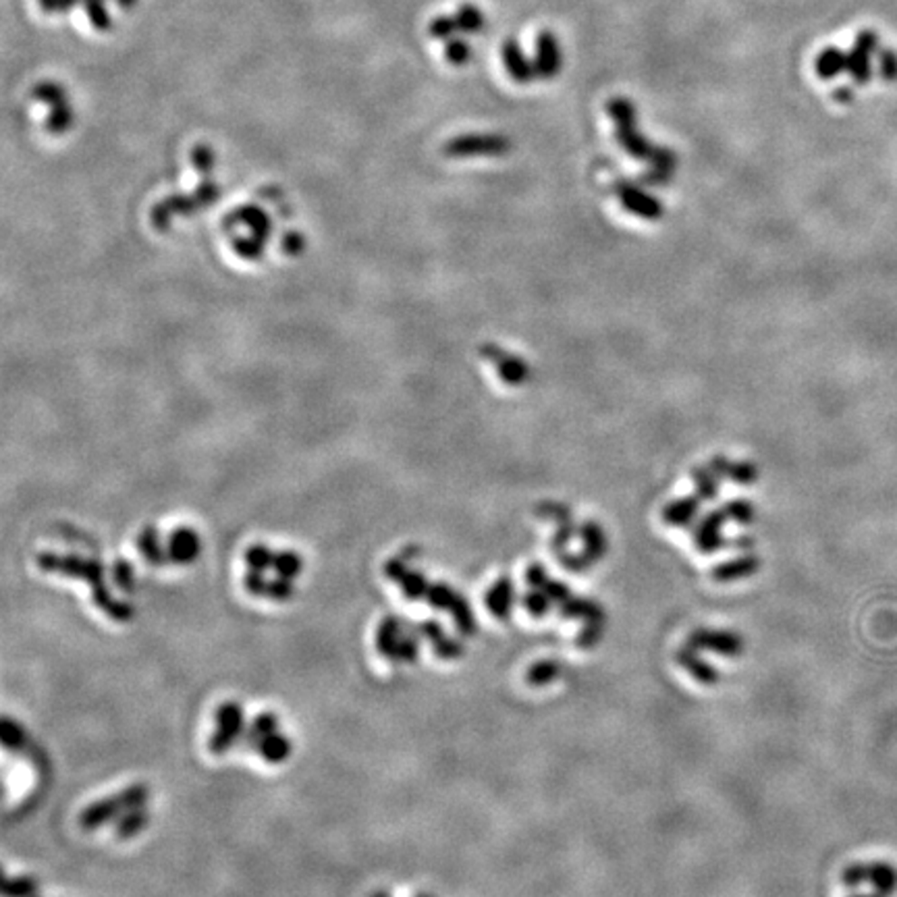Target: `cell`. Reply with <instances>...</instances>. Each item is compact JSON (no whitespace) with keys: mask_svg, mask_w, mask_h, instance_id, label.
I'll use <instances>...</instances> for the list:
<instances>
[{"mask_svg":"<svg viewBox=\"0 0 897 897\" xmlns=\"http://www.w3.org/2000/svg\"><path fill=\"white\" fill-rule=\"evenodd\" d=\"M35 897H38V895H35Z\"/></svg>","mask_w":897,"mask_h":897,"instance_id":"cell-49","label":"cell"},{"mask_svg":"<svg viewBox=\"0 0 897 897\" xmlns=\"http://www.w3.org/2000/svg\"><path fill=\"white\" fill-rule=\"evenodd\" d=\"M243 731H245V727H218V730L212 733V738L208 741L210 752L216 754V757H223V754H227L231 748L235 746L239 740H242Z\"/></svg>","mask_w":897,"mask_h":897,"instance_id":"cell-15","label":"cell"},{"mask_svg":"<svg viewBox=\"0 0 897 897\" xmlns=\"http://www.w3.org/2000/svg\"><path fill=\"white\" fill-rule=\"evenodd\" d=\"M486 606L492 613L494 619L507 621L511 615V606H513V586L510 582V577H501L497 584L492 586L486 595Z\"/></svg>","mask_w":897,"mask_h":897,"instance_id":"cell-7","label":"cell"},{"mask_svg":"<svg viewBox=\"0 0 897 897\" xmlns=\"http://www.w3.org/2000/svg\"><path fill=\"white\" fill-rule=\"evenodd\" d=\"M42 569H51V571H61V574L83 577L91 584V598L94 603L106 611V615L115 621H129L133 617V609L127 603H119L110 596L109 588L104 586L102 580V565H98L94 561H81L77 557H56V555H42L40 557Z\"/></svg>","mask_w":897,"mask_h":897,"instance_id":"cell-1","label":"cell"},{"mask_svg":"<svg viewBox=\"0 0 897 897\" xmlns=\"http://www.w3.org/2000/svg\"><path fill=\"white\" fill-rule=\"evenodd\" d=\"M561 613H563V617L582 619V621H586V624H590V621H603V617H605L600 605L592 603V600H586V598H569L568 603L561 605Z\"/></svg>","mask_w":897,"mask_h":897,"instance_id":"cell-13","label":"cell"},{"mask_svg":"<svg viewBox=\"0 0 897 897\" xmlns=\"http://www.w3.org/2000/svg\"><path fill=\"white\" fill-rule=\"evenodd\" d=\"M0 736H3V746L6 750H21L25 746L27 736L24 725L13 721L11 717L3 719V727H0Z\"/></svg>","mask_w":897,"mask_h":897,"instance_id":"cell-18","label":"cell"},{"mask_svg":"<svg viewBox=\"0 0 897 897\" xmlns=\"http://www.w3.org/2000/svg\"><path fill=\"white\" fill-rule=\"evenodd\" d=\"M559 675H561L559 661H553V659L549 661L547 659V661L534 663V665L528 669L526 682L530 683V686H547V683L555 682Z\"/></svg>","mask_w":897,"mask_h":897,"instance_id":"cell-17","label":"cell"},{"mask_svg":"<svg viewBox=\"0 0 897 897\" xmlns=\"http://www.w3.org/2000/svg\"><path fill=\"white\" fill-rule=\"evenodd\" d=\"M372 897H391V895H388V893H385V892H378V893H374Z\"/></svg>","mask_w":897,"mask_h":897,"instance_id":"cell-47","label":"cell"},{"mask_svg":"<svg viewBox=\"0 0 897 897\" xmlns=\"http://www.w3.org/2000/svg\"><path fill=\"white\" fill-rule=\"evenodd\" d=\"M148 821H150V816H148L146 806L127 810V812H123L121 816L117 818L115 835L119 839H133L136 835H139L141 831H144Z\"/></svg>","mask_w":897,"mask_h":897,"instance_id":"cell-11","label":"cell"},{"mask_svg":"<svg viewBox=\"0 0 897 897\" xmlns=\"http://www.w3.org/2000/svg\"><path fill=\"white\" fill-rule=\"evenodd\" d=\"M148 797H150V789H148L144 783H133V786L125 787L123 792L117 794V800L121 802V806L125 812L146 806Z\"/></svg>","mask_w":897,"mask_h":897,"instance_id":"cell-20","label":"cell"},{"mask_svg":"<svg viewBox=\"0 0 897 897\" xmlns=\"http://www.w3.org/2000/svg\"><path fill=\"white\" fill-rule=\"evenodd\" d=\"M418 656H420V635H418V632L415 630L406 632L404 635H401L393 661L412 663V661L418 659Z\"/></svg>","mask_w":897,"mask_h":897,"instance_id":"cell-21","label":"cell"},{"mask_svg":"<svg viewBox=\"0 0 897 897\" xmlns=\"http://www.w3.org/2000/svg\"><path fill=\"white\" fill-rule=\"evenodd\" d=\"M856 897H887V895H883V893H877V892H874V893H871V895H856Z\"/></svg>","mask_w":897,"mask_h":897,"instance_id":"cell-46","label":"cell"},{"mask_svg":"<svg viewBox=\"0 0 897 897\" xmlns=\"http://www.w3.org/2000/svg\"><path fill=\"white\" fill-rule=\"evenodd\" d=\"M200 542L192 530H179L171 539V557L177 563H189L196 559Z\"/></svg>","mask_w":897,"mask_h":897,"instance_id":"cell-12","label":"cell"},{"mask_svg":"<svg viewBox=\"0 0 897 897\" xmlns=\"http://www.w3.org/2000/svg\"><path fill=\"white\" fill-rule=\"evenodd\" d=\"M542 590L547 592V596H549L550 600H553V603H559V605H563V603H568V600H569V590H568V586H563V584H559V582H550V580H549V582L545 584V588H542Z\"/></svg>","mask_w":897,"mask_h":897,"instance_id":"cell-40","label":"cell"},{"mask_svg":"<svg viewBox=\"0 0 897 897\" xmlns=\"http://www.w3.org/2000/svg\"><path fill=\"white\" fill-rule=\"evenodd\" d=\"M407 632V624L401 621L399 617L388 615L378 624L377 630V651L385 659H395V651H397V644L401 640V635Z\"/></svg>","mask_w":897,"mask_h":897,"instance_id":"cell-5","label":"cell"},{"mask_svg":"<svg viewBox=\"0 0 897 897\" xmlns=\"http://www.w3.org/2000/svg\"><path fill=\"white\" fill-rule=\"evenodd\" d=\"M139 547H141V553L146 555V559H150L152 563H162L165 561V555H162V550L158 549V540H157V534H154V530H148V534H144V539L139 540Z\"/></svg>","mask_w":897,"mask_h":897,"instance_id":"cell-33","label":"cell"},{"mask_svg":"<svg viewBox=\"0 0 897 897\" xmlns=\"http://www.w3.org/2000/svg\"><path fill=\"white\" fill-rule=\"evenodd\" d=\"M77 0H61V11H71Z\"/></svg>","mask_w":897,"mask_h":897,"instance_id":"cell-44","label":"cell"},{"mask_svg":"<svg viewBox=\"0 0 897 897\" xmlns=\"http://www.w3.org/2000/svg\"><path fill=\"white\" fill-rule=\"evenodd\" d=\"M433 651H434L436 656H441V659H447V661L449 659H459V656L463 654V644L459 640H455V638H447V635H444L443 640L434 642Z\"/></svg>","mask_w":897,"mask_h":897,"instance_id":"cell-30","label":"cell"},{"mask_svg":"<svg viewBox=\"0 0 897 897\" xmlns=\"http://www.w3.org/2000/svg\"><path fill=\"white\" fill-rule=\"evenodd\" d=\"M536 69L542 77H553L561 69V52L557 40L545 32L539 40V56H536Z\"/></svg>","mask_w":897,"mask_h":897,"instance_id":"cell-8","label":"cell"},{"mask_svg":"<svg viewBox=\"0 0 897 897\" xmlns=\"http://www.w3.org/2000/svg\"><path fill=\"white\" fill-rule=\"evenodd\" d=\"M245 561L250 563V568L252 569H256V571H262L266 568H272V563H274V557L271 555V550H268L266 547H252L250 550H247V555H245Z\"/></svg>","mask_w":897,"mask_h":897,"instance_id":"cell-29","label":"cell"},{"mask_svg":"<svg viewBox=\"0 0 897 897\" xmlns=\"http://www.w3.org/2000/svg\"><path fill=\"white\" fill-rule=\"evenodd\" d=\"M399 584H401V588H404V595L409 600L426 598V592L430 588L426 577H424L422 574H415V571H407V574L399 580Z\"/></svg>","mask_w":897,"mask_h":897,"instance_id":"cell-23","label":"cell"},{"mask_svg":"<svg viewBox=\"0 0 897 897\" xmlns=\"http://www.w3.org/2000/svg\"><path fill=\"white\" fill-rule=\"evenodd\" d=\"M455 19H457L459 30H465L468 33L478 32L484 27V15L476 9V6H472V5L462 6V9H459V13L455 15Z\"/></svg>","mask_w":897,"mask_h":897,"instance_id":"cell-24","label":"cell"},{"mask_svg":"<svg viewBox=\"0 0 897 897\" xmlns=\"http://www.w3.org/2000/svg\"><path fill=\"white\" fill-rule=\"evenodd\" d=\"M252 730L258 733L260 738H266V736H271V733H274L279 730V719L274 712H260V715L253 719L252 721Z\"/></svg>","mask_w":897,"mask_h":897,"instance_id":"cell-32","label":"cell"},{"mask_svg":"<svg viewBox=\"0 0 897 897\" xmlns=\"http://www.w3.org/2000/svg\"><path fill=\"white\" fill-rule=\"evenodd\" d=\"M415 632H418L420 638L424 640H430L434 644V642H439L444 638V627L441 621H436V619H428V621H422V624H418L414 627Z\"/></svg>","mask_w":897,"mask_h":897,"instance_id":"cell-35","label":"cell"},{"mask_svg":"<svg viewBox=\"0 0 897 897\" xmlns=\"http://www.w3.org/2000/svg\"><path fill=\"white\" fill-rule=\"evenodd\" d=\"M407 574L406 568H404V563H397V561H391L386 565V576L391 577V580H401Z\"/></svg>","mask_w":897,"mask_h":897,"instance_id":"cell-42","label":"cell"},{"mask_svg":"<svg viewBox=\"0 0 897 897\" xmlns=\"http://www.w3.org/2000/svg\"><path fill=\"white\" fill-rule=\"evenodd\" d=\"M119 5L125 6V9H129V6L136 5V0H119Z\"/></svg>","mask_w":897,"mask_h":897,"instance_id":"cell-45","label":"cell"},{"mask_svg":"<svg viewBox=\"0 0 897 897\" xmlns=\"http://www.w3.org/2000/svg\"><path fill=\"white\" fill-rule=\"evenodd\" d=\"M449 611H451V615H453V621H455L459 634L462 635H474L476 634V627H478L476 617H474V611H472L468 600L457 595Z\"/></svg>","mask_w":897,"mask_h":897,"instance_id":"cell-16","label":"cell"},{"mask_svg":"<svg viewBox=\"0 0 897 897\" xmlns=\"http://www.w3.org/2000/svg\"><path fill=\"white\" fill-rule=\"evenodd\" d=\"M688 646L723 656H740L744 653V640L736 632L727 630H694L688 635Z\"/></svg>","mask_w":897,"mask_h":897,"instance_id":"cell-3","label":"cell"},{"mask_svg":"<svg viewBox=\"0 0 897 897\" xmlns=\"http://www.w3.org/2000/svg\"><path fill=\"white\" fill-rule=\"evenodd\" d=\"M418 897H433V895H428V893H422V895H418Z\"/></svg>","mask_w":897,"mask_h":897,"instance_id":"cell-48","label":"cell"},{"mask_svg":"<svg viewBox=\"0 0 897 897\" xmlns=\"http://www.w3.org/2000/svg\"><path fill=\"white\" fill-rule=\"evenodd\" d=\"M547 574H545V569L540 568V565H532V568L528 569V584L530 586H534V588H545V584H547Z\"/></svg>","mask_w":897,"mask_h":897,"instance_id":"cell-41","label":"cell"},{"mask_svg":"<svg viewBox=\"0 0 897 897\" xmlns=\"http://www.w3.org/2000/svg\"><path fill=\"white\" fill-rule=\"evenodd\" d=\"M444 54H447V59L453 62V65H463V62L470 61L472 48L462 40H453L449 42L447 48H444Z\"/></svg>","mask_w":897,"mask_h":897,"instance_id":"cell-34","label":"cell"},{"mask_svg":"<svg viewBox=\"0 0 897 897\" xmlns=\"http://www.w3.org/2000/svg\"><path fill=\"white\" fill-rule=\"evenodd\" d=\"M550 605H553V600L547 596V592H530L524 596L526 611L534 617H545L550 611Z\"/></svg>","mask_w":897,"mask_h":897,"instance_id":"cell-27","label":"cell"},{"mask_svg":"<svg viewBox=\"0 0 897 897\" xmlns=\"http://www.w3.org/2000/svg\"><path fill=\"white\" fill-rule=\"evenodd\" d=\"M455 30H459L455 17H439V19H434L433 24H430V27H428L430 35H434V38H441V40L443 38H449V35H453Z\"/></svg>","mask_w":897,"mask_h":897,"instance_id":"cell-37","label":"cell"},{"mask_svg":"<svg viewBox=\"0 0 897 897\" xmlns=\"http://www.w3.org/2000/svg\"><path fill=\"white\" fill-rule=\"evenodd\" d=\"M40 5H42V9H44L46 13L61 11V0H40Z\"/></svg>","mask_w":897,"mask_h":897,"instance_id":"cell-43","label":"cell"},{"mask_svg":"<svg viewBox=\"0 0 897 897\" xmlns=\"http://www.w3.org/2000/svg\"><path fill=\"white\" fill-rule=\"evenodd\" d=\"M455 596H457L455 592L451 590L449 586H444V584L430 586L428 592H426L428 605L434 606V609H451V605H453Z\"/></svg>","mask_w":897,"mask_h":897,"instance_id":"cell-26","label":"cell"},{"mask_svg":"<svg viewBox=\"0 0 897 897\" xmlns=\"http://www.w3.org/2000/svg\"><path fill=\"white\" fill-rule=\"evenodd\" d=\"M83 5H86L90 21L98 27V30H106V27L110 25L109 13L104 9V0H83Z\"/></svg>","mask_w":897,"mask_h":897,"instance_id":"cell-31","label":"cell"},{"mask_svg":"<svg viewBox=\"0 0 897 897\" xmlns=\"http://www.w3.org/2000/svg\"><path fill=\"white\" fill-rule=\"evenodd\" d=\"M243 586H245V590L250 592V595H253V596H266L268 582L264 580L262 574H260V571H256V569H252L250 574L245 576Z\"/></svg>","mask_w":897,"mask_h":897,"instance_id":"cell-38","label":"cell"},{"mask_svg":"<svg viewBox=\"0 0 897 897\" xmlns=\"http://www.w3.org/2000/svg\"><path fill=\"white\" fill-rule=\"evenodd\" d=\"M757 569H759V561L754 559V557H741V559L723 563L721 568L712 571V576H715V580L719 582H731L738 580V577L752 576Z\"/></svg>","mask_w":897,"mask_h":897,"instance_id":"cell-14","label":"cell"},{"mask_svg":"<svg viewBox=\"0 0 897 897\" xmlns=\"http://www.w3.org/2000/svg\"><path fill=\"white\" fill-rule=\"evenodd\" d=\"M272 568L277 569V574L285 580H293L295 576L301 574V559L293 553H282L274 557Z\"/></svg>","mask_w":897,"mask_h":897,"instance_id":"cell-25","label":"cell"},{"mask_svg":"<svg viewBox=\"0 0 897 897\" xmlns=\"http://www.w3.org/2000/svg\"><path fill=\"white\" fill-rule=\"evenodd\" d=\"M600 638H603V625H600V621H590V624H586L584 632L577 635V646L592 648L598 644Z\"/></svg>","mask_w":897,"mask_h":897,"instance_id":"cell-36","label":"cell"},{"mask_svg":"<svg viewBox=\"0 0 897 897\" xmlns=\"http://www.w3.org/2000/svg\"><path fill=\"white\" fill-rule=\"evenodd\" d=\"M503 59H505L507 69H510V73L521 83L534 80V77L539 75V69H536V65H530V62L524 59V54L520 52V46L511 40L507 42L505 48H503Z\"/></svg>","mask_w":897,"mask_h":897,"instance_id":"cell-10","label":"cell"},{"mask_svg":"<svg viewBox=\"0 0 897 897\" xmlns=\"http://www.w3.org/2000/svg\"><path fill=\"white\" fill-rule=\"evenodd\" d=\"M842 881L847 887H858L868 883L874 892L883 895H893L897 892V868L889 863H856L842 873Z\"/></svg>","mask_w":897,"mask_h":897,"instance_id":"cell-2","label":"cell"},{"mask_svg":"<svg viewBox=\"0 0 897 897\" xmlns=\"http://www.w3.org/2000/svg\"><path fill=\"white\" fill-rule=\"evenodd\" d=\"M123 812L125 810L121 806V802L117 800V796H110V797H106V800H98L94 804H90L88 808L81 810L80 827L86 829V831H94L98 827H102V825H106V823L117 821V818L121 816Z\"/></svg>","mask_w":897,"mask_h":897,"instance_id":"cell-4","label":"cell"},{"mask_svg":"<svg viewBox=\"0 0 897 897\" xmlns=\"http://www.w3.org/2000/svg\"><path fill=\"white\" fill-rule=\"evenodd\" d=\"M677 663L688 671V673L694 677V680H698L701 683H704V686H715V683L719 682V671L715 667H711L709 663L702 661L701 656H698L696 653V648H692V646H683L680 653H677Z\"/></svg>","mask_w":897,"mask_h":897,"instance_id":"cell-6","label":"cell"},{"mask_svg":"<svg viewBox=\"0 0 897 897\" xmlns=\"http://www.w3.org/2000/svg\"><path fill=\"white\" fill-rule=\"evenodd\" d=\"M5 897H35L38 895V879L35 877H11L5 881Z\"/></svg>","mask_w":897,"mask_h":897,"instance_id":"cell-19","label":"cell"},{"mask_svg":"<svg viewBox=\"0 0 897 897\" xmlns=\"http://www.w3.org/2000/svg\"><path fill=\"white\" fill-rule=\"evenodd\" d=\"M293 584L291 580H285V577H277V580L268 582L266 596L274 600V603H287V600L293 598Z\"/></svg>","mask_w":897,"mask_h":897,"instance_id":"cell-28","label":"cell"},{"mask_svg":"<svg viewBox=\"0 0 897 897\" xmlns=\"http://www.w3.org/2000/svg\"><path fill=\"white\" fill-rule=\"evenodd\" d=\"M291 752H293L291 740H289L285 733H279V731L266 736L258 746L260 757H262L266 762H272V765H279V762L287 760L289 757H291Z\"/></svg>","mask_w":897,"mask_h":897,"instance_id":"cell-9","label":"cell"},{"mask_svg":"<svg viewBox=\"0 0 897 897\" xmlns=\"http://www.w3.org/2000/svg\"><path fill=\"white\" fill-rule=\"evenodd\" d=\"M216 727H243V709L239 702H223L215 712Z\"/></svg>","mask_w":897,"mask_h":897,"instance_id":"cell-22","label":"cell"},{"mask_svg":"<svg viewBox=\"0 0 897 897\" xmlns=\"http://www.w3.org/2000/svg\"><path fill=\"white\" fill-rule=\"evenodd\" d=\"M112 576H115V584L119 586V588L125 590V592L133 590V569H131L129 563L121 561L119 565H115V571H112Z\"/></svg>","mask_w":897,"mask_h":897,"instance_id":"cell-39","label":"cell"}]
</instances>
